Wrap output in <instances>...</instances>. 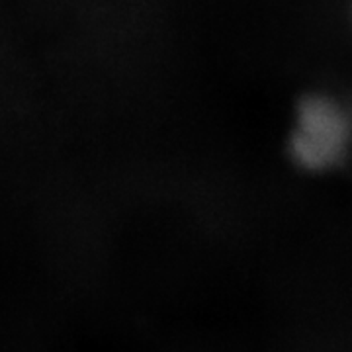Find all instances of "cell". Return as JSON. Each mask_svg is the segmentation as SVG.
<instances>
[{
    "instance_id": "6da1fadb",
    "label": "cell",
    "mask_w": 352,
    "mask_h": 352,
    "mask_svg": "<svg viewBox=\"0 0 352 352\" xmlns=\"http://www.w3.org/2000/svg\"><path fill=\"white\" fill-rule=\"evenodd\" d=\"M349 143V124L335 104L311 102L298 118L294 147L298 159L307 166H327L340 159Z\"/></svg>"
}]
</instances>
